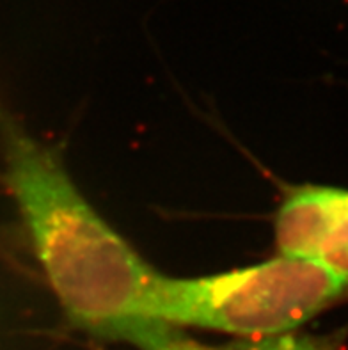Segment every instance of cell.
<instances>
[{"label": "cell", "mask_w": 348, "mask_h": 350, "mask_svg": "<svg viewBox=\"0 0 348 350\" xmlns=\"http://www.w3.org/2000/svg\"><path fill=\"white\" fill-rule=\"evenodd\" d=\"M5 180L66 319L139 350L178 340L155 313L160 272L96 212L55 151L0 107Z\"/></svg>", "instance_id": "obj_1"}, {"label": "cell", "mask_w": 348, "mask_h": 350, "mask_svg": "<svg viewBox=\"0 0 348 350\" xmlns=\"http://www.w3.org/2000/svg\"><path fill=\"white\" fill-rule=\"evenodd\" d=\"M348 293V278L309 258L278 254L201 275H160L155 313L163 325L210 329L242 340L295 333Z\"/></svg>", "instance_id": "obj_2"}, {"label": "cell", "mask_w": 348, "mask_h": 350, "mask_svg": "<svg viewBox=\"0 0 348 350\" xmlns=\"http://www.w3.org/2000/svg\"><path fill=\"white\" fill-rule=\"evenodd\" d=\"M348 206V189L332 185L293 187L276 215L279 254L318 260Z\"/></svg>", "instance_id": "obj_3"}, {"label": "cell", "mask_w": 348, "mask_h": 350, "mask_svg": "<svg viewBox=\"0 0 348 350\" xmlns=\"http://www.w3.org/2000/svg\"><path fill=\"white\" fill-rule=\"evenodd\" d=\"M213 350H341L331 338L313 336L304 333H288L281 336L260 338V340H243L235 345Z\"/></svg>", "instance_id": "obj_4"}, {"label": "cell", "mask_w": 348, "mask_h": 350, "mask_svg": "<svg viewBox=\"0 0 348 350\" xmlns=\"http://www.w3.org/2000/svg\"><path fill=\"white\" fill-rule=\"evenodd\" d=\"M318 262H323L348 278V206L331 239L327 240Z\"/></svg>", "instance_id": "obj_5"}, {"label": "cell", "mask_w": 348, "mask_h": 350, "mask_svg": "<svg viewBox=\"0 0 348 350\" xmlns=\"http://www.w3.org/2000/svg\"><path fill=\"white\" fill-rule=\"evenodd\" d=\"M159 350H213L210 349V347H201V345H196V343L192 342H187V340H174V342H171L169 345L162 347V349Z\"/></svg>", "instance_id": "obj_6"}]
</instances>
